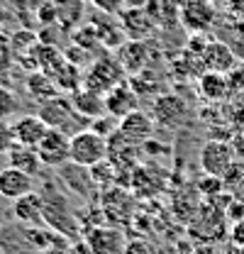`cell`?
<instances>
[{
    "label": "cell",
    "instance_id": "cell-1",
    "mask_svg": "<svg viewBox=\"0 0 244 254\" xmlns=\"http://www.w3.org/2000/svg\"><path fill=\"white\" fill-rule=\"evenodd\" d=\"M37 113H39V118L52 127V129H61V132H66V134H76L78 129L91 127V120H86L83 115H78L76 108L71 105L68 95H63V93L54 95V98L47 100V103H42Z\"/></svg>",
    "mask_w": 244,
    "mask_h": 254
},
{
    "label": "cell",
    "instance_id": "cell-2",
    "mask_svg": "<svg viewBox=\"0 0 244 254\" xmlns=\"http://www.w3.org/2000/svg\"><path fill=\"white\" fill-rule=\"evenodd\" d=\"M124 76H127V71L122 68L118 57H98L83 71V88H88L93 93L105 95L108 91H113L115 86L124 83Z\"/></svg>",
    "mask_w": 244,
    "mask_h": 254
},
{
    "label": "cell",
    "instance_id": "cell-3",
    "mask_svg": "<svg viewBox=\"0 0 244 254\" xmlns=\"http://www.w3.org/2000/svg\"><path fill=\"white\" fill-rule=\"evenodd\" d=\"M103 159H108V137H103L93 127L78 129L76 134H71V161L73 164L93 166Z\"/></svg>",
    "mask_w": 244,
    "mask_h": 254
},
{
    "label": "cell",
    "instance_id": "cell-4",
    "mask_svg": "<svg viewBox=\"0 0 244 254\" xmlns=\"http://www.w3.org/2000/svg\"><path fill=\"white\" fill-rule=\"evenodd\" d=\"M44 225L57 230L66 240H76L81 232L78 218L71 213L68 200L63 193H54V195H44Z\"/></svg>",
    "mask_w": 244,
    "mask_h": 254
},
{
    "label": "cell",
    "instance_id": "cell-5",
    "mask_svg": "<svg viewBox=\"0 0 244 254\" xmlns=\"http://www.w3.org/2000/svg\"><path fill=\"white\" fill-rule=\"evenodd\" d=\"M235 161H237V152H235L230 139L213 137V139H208L200 147V169L205 174H210V176H220L222 179Z\"/></svg>",
    "mask_w": 244,
    "mask_h": 254
},
{
    "label": "cell",
    "instance_id": "cell-6",
    "mask_svg": "<svg viewBox=\"0 0 244 254\" xmlns=\"http://www.w3.org/2000/svg\"><path fill=\"white\" fill-rule=\"evenodd\" d=\"M217 22V7L210 0H181V27L190 34H205Z\"/></svg>",
    "mask_w": 244,
    "mask_h": 254
},
{
    "label": "cell",
    "instance_id": "cell-7",
    "mask_svg": "<svg viewBox=\"0 0 244 254\" xmlns=\"http://www.w3.org/2000/svg\"><path fill=\"white\" fill-rule=\"evenodd\" d=\"M37 152H39V159H42L44 166L59 169V166L71 161V134L49 127L47 137L37 144Z\"/></svg>",
    "mask_w": 244,
    "mask_h": 254
},
{
    "label": "cell",
    "instance_id": "cell-8",
    "mask_svg": "<svg viewBox=\"0 0 244 254\" xmlns=\"http://www.w3.org/2000/svg\"><path fill=\"white\" fill-rule=\"evenodd\" d=\"M83 242L88 245L91 254H122L124 245H127V237L122 235L120 227L103 222L98 227H91L83 235Z\"/></svg>",
    "mask_w": 244,
    "mask_h": 254
},
{
    "label": "cell",
    "instance_id": "cell-9",
    "mask_svg": "<svg viewBox=\"0 0 244 254\" xmlns=\"http://www.w3.org/2000/svg\"><path fill=\"white\" fill-rule=\"evenodd\" d=\"M57 171H59V181L71 190V193H76V195H81V198H86V200H95V198L100 195V189H98V184L93 181L88 166H81V164L68 161V164L59 166Z\"/></svg>",
    "mask_w": 244,
    "mask_h": 254
},
{
    "label": "cell",
    "instance_id": "cell-10",
    "mask_svg": "<svg viewBox=\"0 0 244 254\" xmlns=\"http://www.w3.org/2000/svg\"><path fill=\"white\" fill-rule=\"evenodd\" d=\"M152 118L159 127H179V125H183L185 118H188V105H185V100L179 98V95L161 93L154 98Z\"/></svg>",
    "mask_w": 244,
    "mask_h": 254
},
{
    "label": "cell",
    "instance_id": "cell-11",
    "mask_svg": "<svg viewBox=\"0 0 244 254\" xmlns=\"http://www.w3.org/2000/svg\"><path fill=\"white\" fill-rule=\"evenodd\" d=\"M200 62H203V68H205V71L227 73L230 68H235V66L240 64V57H237V52H235L227 42L210 37L208 44H205V49L200 52Z\"/></svg>",
    "mask_w": 244,
    "mask_h": 254
},
{
    "label": "cell",
    "instance_id": "cell-12",
    "mask_svg": "<svg viewBox=\"0 0 244 254\" xmlns=\"http://www.w3.org/2000/svg\"><path fill=\"white\" fill-rule=\"evenodd\" d=\"M154 129H156L154 118L147 115V113H142V110H132L129 115L120 118V123H118V132H120L127 142L139 144V147L152 139Z\"/></svg>",
    "mask_w": 244,
    "mask_h": 254
},
{
    "label": "cell",
    "instance_id": "cell-13",
    "mask_svg": "<svg viewBox=\"0 0 244 254\" xmlns=\"http://www.w3.org/2000/svg\"><path fill=\"white\" fill-rule=\"evenodd\" d=\"M118 54V62L122 64V68L127 71V76L132 73H139L149 66V57H152V49L147 44V39H127L120 49H115Z\"/></svg>",
    "mask_w": 244,
    "mask_h": 254
},
{
    "label": "cell",
    "instance_id": "cell-14",
    "mask_svg": "<svg viewBox=\"0 0 244 254\" xmlns=\"http://www.w3.org/2000/svg\"><path fill=\"white\" fill-rule=\"evenodd\" d=\"M30 190H34V176L10 166V164L5 169H0V195L5 200H17V198L27 195Z\"/></svg>",
    "mask_w": 244,
    "mask_h": 254
},
{
    "label": "cell",
    "instance_id": "cell-15",
    "mask_svg": "<svg viewBox=\"0 0 244 254\" xmlns=\"http://www.w3.org/2000/svg\"><path fill=\"white\" fill-rule=\"evenodd\" d=\"M12 132H15V142L27 144V147H37L47 137L49 125L39 118V113H25L12 123Z\"/></svg>",
    "mask_w": 244,
    "mask_h": 254
},
{
    "label": "cell",
    "instance_id": "cell-16",
    "mask_svg": "<svg viewBox=\"0 0 244 254\" xmlns=\"http://www.w3.org/2000/svg\"><path fill=\"white\" fill-rule=\"evenodd\" d=\"M12 218L30 227L44 225V195L37 190H30L27 195L12 200Z\"/></svg>",
    "mask_w": 244,
    "mask_h": 254
},
{
    "label": "cell",
    "instance_id": "cell-17",
    "mask_svg": "<svg viewBox=\"0 0 244 254\" xmlns=\"http://www.w3.org/2000/svg\"><path fill=\"white\" fill-rule=\"evenodd\" d=\"M198 93L208 105H220L225 103L232 91H230V81L227 73H217V71H203L198 76Z\"/></svg>",
    "mask_w": 244,
    "mask_h": 254
},
{
    "label": "cell",
    "instance_id": "cell-18",
    "mask_svg": "<svg viewBox=\"0 0 244 254\" xmlns=\"http://www.w3.org/2000/svg\"><path fill=\"white\" fill-rule=\"evenodd\" d=\"M105 110H108V115L120 120L124 115H129L132 110H139V95L134 93V88L129 83H120L105 93Z\"/></svg>",
    "mask_w": 244,
    "mask_h": 254
},
{
    "label": "cell",
    "instance_id": "cell-19",
    "mask_svg": "<svg viewBox=\"0 0 244 254\" xmlns=\"http://www.w3.org/2000/svg\"><path fill=\"white\" fill-rule=\"evenodd\" d=\"M120 15H122V27L132 39H147L156 30V22L147 12V7H142V5L127 7V10H122Z\"/></svg>",
    "mask_w": 244,
    "mask_h": 254
},
{
    "label": "cell",
    "instance_id": "cell-20",
    "mask_svg": "<svg viewBox=\"0 0 244 254\" xmlns=\"http://www.w3.org/2000/svg\"><path fill=\"white\" fill-rule=\"evenodd\" d=\"M68 100L71 105L76 108L78 115H83L86 120H95V118H103L108 110H105V95L100 93H93L88 88H78L73 93H68Z\"/></svg>",
    "mask_w": 244,
    "mask_h": 254
},
{
    "label": "cell",
    "instance_id": "cell-21",
    "mask_svg": "<svg viewBox=\"0 0 244 254\" xmlns=\"http://www.w3.org/2000/svg\"><path fill=\"white\" fill-rule=\"evenodd\" d=\"M147 12L152 15L156 27L174 30L181 25V0H147Z\"/></svg>",
    "mask_w": 244,
    "mask_h": 254
},
{
    "label": "cell",
    "instance_id": "cell-22",
    "mask_svg": "<svg viewBox=\"0 0 244 254\" xmlns=\"http://www.w3.org/2000/svg\"><path fill=\"white\" fill-rule=\"evenodd\" d=\"M7 164L10 166H15V169H20V171H25V174H30V176H39V171H42V159H39V152H37V147H27V144H20V142H15L10 149H7Z\"/></svg>",
    "mask_w": 244,
    "mask_h": 254
},
{
    "label": "cell",
    "instance_id": "cell-23",
    "mask_svg": "<svg viewBox=\"0 0 244 254\" xmlns=\"http://www.w3.org/2000/svg\"><path fill=\"white\" fill-rule=\"evenodd\" d=\"M57 7V27L61 32H76L86 15V2L81 0H54Z\"/></svg>",
    "mask_w": 244,
    "mask_h": 254
},
{
    "label": "cell",
    "instance_id": "cell-24",
    "mask_svg": "<svg viewBox=\"0 0 244 254\" xmlns=\"http://www.w3.org/2000/svg\"><path fill=\"white\" fill-rule=\"evenodd\" d=\"M25 86H27V93L42 105V103H47V100H52L54 95H59L61 91L57 88V83H54V78H49L44 71H34V73H27V81H25Z\"/></svg>",
    "mask_w": 244,
    "mask_h": 254
},
{
    "label": "cell",
    "instance_id": "cell-25",
    "mask_svg": "<svg viewBox=\"0 0 244 254\" xmlns=\"http://www.w3.org/2000/svg\"><path fill=\"white\" fill-rule=\"evenodd\" d=\"M98 27V34H100V42L103 47L108 49H120L122 44L127 42V32L122 27V22L113 20V15H105L100 22H93Z\"/></svg>",
    "mask_w": 244,
    "mask_h": 254
},
{
    "label": "cell",
    "instance_id": "cell-26",
    "mask_svg": "<svg viewBox=\"0 0 244 254\" xmlns=\"http://www.w3.org/2000/svg\"><path fill=\"white\" fill-rule=\"evenodd\" d=\"M10 47H12L15 59L27 57V54H34V49L39 47V34L27 30V27H22V30H17V32L10 34Z\"/></svg>",
    "mask_w": 244,
    "mask_h": 254
},
{
    "label": "cell",
    "instance_id": "cell-27",
    "mask_svg": "<svg viewBox=\"0 0 244 254\" xmlns=\"http://www.w3.org/2000/svg\"><path fill=\"white\" fill-rule=\"evenodd\" d=\"M91 169V176H93V181L98 184V189L100 190H105V189H110V186H118V169H115V164L110 161V159H103V161H98V164H93V166H88Z\"/></svg>",
    "mask_w": 244,
    "mask_h": 254
},
{
    "label": "cell",
    "instance_id": "cell-28",
    "mask_svg": "<svg viewBox=\"0 0 244 254\" xmlns=\"http://www.w3.org/2000/svg\"><path fill=\"white\" fill-rule=\"evenodd\" d=\"M222 113H225L227 125L232 127L235 132H237V129H244V93L230 95V98L222 103Z\"/></svg>",
    "mask_w": 244,
    "mask_h": 254
},
{
    "label": "cell",
    "instance_id": "cell-29",
    "mask_svg": "<svg viewBox=\"0 0 244 254\" xmlns=\"http://www.w3.org/2000/svg\"><path fill=\"white\" fill-rule=\"evenodd\" d=\"M12 66H15V54L10 47V34L0 30V83L12 73Z\"/></svg>",
    "mask_w": 244,
    "mask_h": 254
},
{
    "label": "cell",
    "instance_id": "cell-30",
    "mask_svg": "<svg viewBox=\"0 0 244 254\" xmlns=\"http://www.w3.org/2000/svg\"><path fill=\"white\" fill-rule=\"evenodd\" d=\"M20 113V98L12 88L0 83V120H10Z\"/></svg>",
    "mask_w": 244,
    "mask_h": 254
},
{
    "label": "cell",
    "instance_id": "cell-31",
    "mask_svg": "<svg viewBox=\"0 0 244 254\" xmlns=\"http://www.w3.org/2000/svg\"><path fill=\"white\" fill-rule=\"evenodd\" d=\"M71 39H73L76 44L86 47L88 52H95L98 47H103V42H100V34H98V27H95V25H81L78 30L71 34Z\"/></svg>",
    "mask_w": 244,
    "mask_h": 254
},
{
    "label": "cell",
    "instance_id": "cell-32",
    "mask_svg": "<svg viewBox=\"0 0 244 254\" xmlns=\"http://www.w3.org/2000/svg\"><path fill=\"white\" fill-rule=\"evenodd\" d=\"M63 57H66V62L73 64V66H78V68H88L93 64V52H88L86 47H81V44H76V42H71L66 49H63Z\"/></svg>",
    "mask_w": 244,
    "mask_h": 254
},
{
    "label": "cell",
    "instance_id": "cell-33",
    "mask_svg": "<svg viewBox=\"0 0 244 254\" xmlns=\"http://www.w3.org/2000/svg\"><path fill=\"white\" fill-rule=\"evenodd\" d=\"M198 190L205 195V198H215V195H220V193H225V181L220 179V176H210V174H205V179H200L198 181Z\"/></svg>",
    "mask_w": 244,
    "mask_h": 254
},
{
    "label": "cell",
    "instance_id": "cell-34",
    "mask_svg": "<svg viewBox=\"0 0 244 254\" xmlns=\"http://www.w3.org/2000/svg\"><path fill=\"white\" fill-rule=\"evenodd\" d=\"M227 81H230V91L235 93H244V62H240L235 68L227 71Z\"/></svg>",
    "mask_w": 244,
    "mask_h": 254
},
{
    "label": "cell",
    "instance_id": "cell-35",
    "mask_svg": "<svg viewBox=\"0 0 244 254\" xmlns=\"http://www.w3.org/2000/svg\"><path fill=\"white\" fill-rule=\"evenodd\" d=\"M122 254H156V247H154L152 242L142 240V237H134V240H127Z\"/></svg>",
    "mask_w": 244,
    "mask_h": 254
},
{
    "label": "cell",
    "instance_id": "cell-36",
    "mask_svg": "<svg viewBox=\"0 0 244 254\" xmlns=\"http://www.w3.org/2000/svg\"><path fill=\"white\" fill-rule=\"evenodd\" d=\"M93 7L100 10L103 15H120L127 5V0H91Z\"/></svg>",
    "mask_w": 244,
    "mask_h": 254
},
{
    "label": "cell",
    "instance_id": "cell-37",
    "mask_svg": "<svg viewBox=\"0 0 244 254\" xmlns=\"http://www.w3.org/2000/svg\"><path fill=\"white\" fill-rule=\"evenodd\" d=\"M15 144V132L7 120H0V154H7V149Z\"/></svg>",
    "mask_w": 244,
    "mask_h": 254
},
{
    "label": "cell",
    "instance_id": "cell-38",
    "mask_svg": "<svg viewBox=\"0 0 244 254\" xmlns=\"http://www.w3.org/2000/svg\"><path fill=\"white\" fill-rule=\"evenodd\" d=\"M230 245H237V247L244 250V218L232 222V227H230Z\"/></svg>",
    "mask_w": 244,
    "mask_h": 254
},
{
    "label": "cell",
    "instance_id": "cell-39",
    "mask_svg": "<svg viewBox=\"0 0 244 254\" xmlns=\"http://www.w3.org/2000/svg\"><path fill=\"white\" fill-rule=\"evenodd\" d=\"M222 2L232 17H244V0H222Z\"/></svg>",
    "mask_w": 244,
    "mask_h": 254
},
{
    "label": "cell",
    "instance_id": "cell-40",
    "mask_svg": "<svg viewBox=\"0 0 244 254\" xmlns=\"http://www.w3.org/2000/svg\"><path fill=\"white\" fill-rule=\"evenodd\" d=\"M230 142H232V147H235V152H237V159L244 157V129H237Z\"/></svg>",
    "mask_w": 244,
    "mask_h": 254
},
{
    "label": "cell",
    "instance_id": "cell-41",
    "mask_svg": "<svg viewBox=\"0 0 244 254\" xmlns=\"http://www.w3.org/2000/svg\"><path fill=\"white\" fill-rule=\"evenodd\" d=\"M10 20H12V12H10L7 7H2V5H0V30H5V25H7Z\"/></svg>",
    "mask_w": 244,
    "mask_h": 254
},
{
    "label": "cell",
    "instance_id": "cell-42",
    "mask_svg": "<svg viewBox=\"0 0 244 254\" xmlns=\"http://www.w3.org/2000/svg\"><path fill=\"white\" fill-rule=\"evenodd\" d=\"M81 2H91V0H81Z\"/></svg>",
    "mask_w": 244,
    "mask_h": 254
}]
</instances>
